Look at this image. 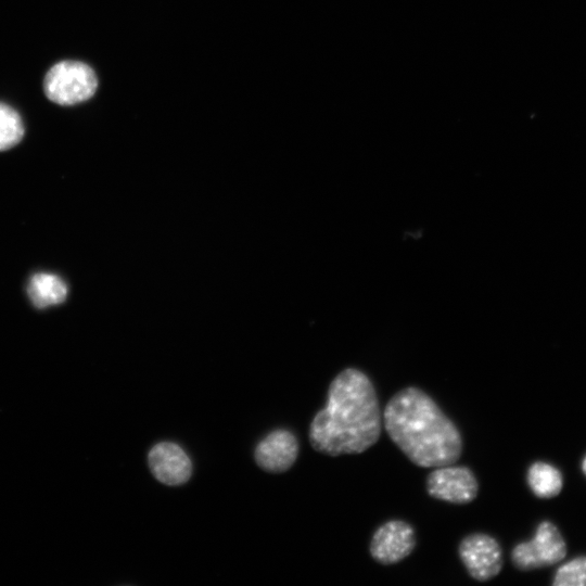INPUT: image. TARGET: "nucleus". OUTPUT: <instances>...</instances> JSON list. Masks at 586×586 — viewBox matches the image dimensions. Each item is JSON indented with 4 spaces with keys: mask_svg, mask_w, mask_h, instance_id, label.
Listing matches in <instances>:
<instances>
[{
    "mask_svg": "<svg viewBox=\"0 0 586 586\" xmlns=\"http://www.w3.org/2000/svg\"><path fill=\"white\" fill-rule=\"evenodd\" d=\"M382 412L375 388L362 371L347 368L330 383L327 404L314 417L309 442L321 454H361L380 438Z\"/></svg>",
    "mask_w": 586,
    "mask_h": 586,
    "instance_id": "obj_1",
    "label": "nucleus"
},
{
    "mask_svg": "<svg viewBox=\"0 0 586 586\" xmlns=\"http://www.w3.org/2000/svg\"><path fill=\"white\" fill-rule=\"evenodd\" d=\"M382 423L392 442L418 467L454 464L461 456L458 428L430 395L416 386L391 397Z\"/></svg>",
    "mask_w": 586,
    "mask_h": 586,
    "instance_id": "obj_2",
    "label": "nucleus"
},
{
    "mask_svg": "<svg viewBox=\"0 0 586 586\" xmlns=\"http://www.w3.org/2000/svg\"><path fill=\"white\" fill-rule=\"evenodd\" d=\"M98 88L93 69L78 61L54 64L43 79L47 98L60 105H74L90 99Z\"/></svg>",
    "mask_w": 586,
    "mask_h": 586,
    "instance_id": "obj_3",
    "label": "nucleus"
},
{
    "mask_svg": "<svg viewBox=\"0 0 586 586\" xmlns=\"http://www.w3.org/2000/svg\"><path fill=\"white\" fill-rule=\"evenodd\" d=\"M566 556V543L556 524L540 522L530 540L517 544L511 551L513 565L530 571L553 565Z\"/></svg>",
    "mask_w": 586,
    "mask_h": 586,
    "instance_id": "obj_4",
    "label": "nucleus"
},
{
    "mask_svg": "<svg viewBox=\"0 0 586 586\" xmlns=\"http://www.w3.org/2000/svg\"><path fill=\"white\" fill-rule=\"evenodd\" d=\"M458 555L469 575L479 582L496 577L502 569L501 547L497 539L485 533L463 537L458 546Z\"/></svg>",
    "mask_w": 586,
    "mask_h": 586,
    "instance_id": "obj_5",
    "label": "nucleus"
},
{
    "mask_svg": "<svg viewBox=\"0 0 586 586\" xmlns=\"http://www.w3.org/2000/svg\"><path fill=\"white\" fill-rule=\"evenodd\" d=\"M425 487L431 497L457 505L469 504L479 494V482L466 466L434 468L426 476Z\"/></svg>",
    "mask_w": 586,
    "mask_h": 586,
    "instance_id": "obj_6",
    "label": "nucleus"
},
{
    "mask_svg": "<svg viewBox=\"0 0 586 586\" xmlns=\"http://www.w3.org/2000/svg\"><path fill=\"white\" fill-rule=\"evenodd\" d=\"M416 544V533L411 524L403 520H391L375 530L369 551L378 563L391 565L407 558Z\"/></svg>",
    "mask_w": 586,
    "mask_h": 586,
    "instance_id": "obj_7",
    "label": "nucleus"
},
{
    "mask_svg": "<svg viewBox=\"0 0 586 586\" xmlns=\"http://www.w3.org/2000/svg\"><path fill=\"white\" fill-rule=\"evenodd\" d=\"M148 461L154 477L165 485H181L191 476L192 466L189 457L174 443L156 444L150 450Z\"/></svg>",
    "mask_w": 586,
    "mask_h": 586,
    "instance_id": "obj_8",
    "label": "nucleus"
},
{
    "mask_svg": "<svg viewBox=\"0 0 586 586\" xmlns=\"http://www.w3.org/2000/svg\"><path fill=\"white\" fill-rule=\"evenodd\" d=\"M298 454L296 437L286 430L268 434L255 449V460L265 471L281 473L289 470Z\"/></svg>",
    "mask_w": 586,
    "mask_h": 586,
    "instance_id": "obj_9",
    "label": "nucleus"
},
{
    "mask_svg": "<svg viewBox=\"0 0 586 586\" xmlns=\"http://www.w3.org/2000/svg\"><path fill=\"white\" fill-rule=\"evenodd\" d=\"M27 294L37 308H47L65 301L67 286L59 276L39 272L30 278Z\"/></svg>",
    "mask_w": 586,
    "mask_h": 586,
    "instance_id": "obj_10",
    "label": "nucleus"
},
{
    "mask_svg": "<svg viewBox=\"0 0 586 586\" xmlns=\"http://www.w3.org/2000/svg\"><path fill=\"white\" fill-rule=\"evenodd\" d=\"M526 482L536 497L549 499L562 491L563 475L553 464L546 461H535L527 469Z\"/></svg>",
    "mask_w": 586,
    "mask_h": 586,
    "instance_id": "obj_11",
    "label": "nucleus"
},
{
    "mask_svg": "<svg viewBox=\"0 0 586 586\" xmlns=\"http://www.w3.org/2000/svg\"><path fill=\"white\" fill-rule=\"evenodd\" d=\"M24 136L20 114L10 105L0 102V151L16 145Z\"/></svg>",
    "mask_w": 586,
    "mask_h": 586,
    "instance_id": "obj_12",
    "label": "nucleus"
},
{
    "mask_svg": "<svg viewBox=\"0 0 586 586\" xmlns=\"http://www.w3.org/2000/svg\"><path fill=\"white\" fill-rule=\"evenodd\" d=\"M553 586H586V556L575 557L560 565L552 576Z\"/></svg>",
    "mask_w": 586,
    "mask_h": 586,
    "instance_id": "obj_13",
    "label": "nucleus"
},
{
    "mask_svg": "<svg viewBox=\"0 0 586 586\" xmlns=\"http://www.w3.org/2000/svg\"><path fill=\"white\" fill-rule=\"evenodd\" d=\"M581 468H582V471H583L584 475L586 476V455L584 456V458L582 460Z\"/></svg>",
    "mask_w": 586,
    "mask_h": 586,
    "instance_id": "obj_14",
    "label": "nucleus"
}]
</instances>
